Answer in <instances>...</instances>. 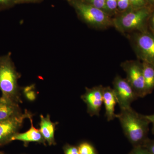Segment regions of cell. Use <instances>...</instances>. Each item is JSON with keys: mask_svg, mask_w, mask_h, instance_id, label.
<instances>
[{"mask_svg": "<svg viewBox=\"0 0 154 154\" xmlns=\"http://www.w3.org/2000/svg\"><path fill=\"white\" fill-rule=\"evenodd\" d=\"M116 118L120 122L125 135L133 147L143 146L149 138L150 123L145 115L137 113L131 107L120 110Z\"/></svg>", "mask_w": 154, "mask_h": 154, "instance_id": "obj_1", "label": "cell"}, {"mask_svg": "<svg viewBox=\"0 0 154 154\" xmlns=\"http://www.w3.org/2000/svg\"><path fill=\"white\" fill-rule=\"evenodd\" d=\"M21 75L17 71L11 53L0 56V91L2 96L12 102L22 103L20 88L18 84Z\"/></svg>", "mask_w": 154, "mask_h": 154, "instance_id": "obj_2", "label": "cell"}, {"mask_svg": "<svg viewBox=\"0 0 154 154\" xmlns=\"http://www.w3.org/2000/svg\"><path fill=\"white\" fill-rule=\"evenodd\" d=\"M152 13L149 6L130 9L119 13L112 19L113 26L123 33L146 30L148 28L149 19Z\"/></svg>", "mask_w": 154, "mask_h": 154, "instance_id": "obj_3", "label": "cell"}, {"mask_svg": "<svg viewBox=\"0 0 154 154\" xmlns=\"http://www.w3.org/2000/svg\"><path fill=\"white\" fill-rule=\"evenodd\" d=\"M80 19L87 25L97 29H105L113 26L110 15L82 0L70 1Z\"/></svg>", "mask_w": 154, "mask_h": 154, "instance_id": "obj_4", "label": "cell"}, {"mask_svg": "<svg viewBox=\"0 0 154 154\" xmlns=\"http://www.w3.org/2000/svg\"><path fill=\"white\" fill-rule=\"evenodd\" d=\"M129 37L133 48L139 59L154 65V33L148 28L133 32Z\"/></svg>", "mask_w": 154, "mask_h": 154, "instance_id": "obj_5", "label": "cell"}, {"mask_svg": "<svg viewBox=\"0 0 154 154\" xmlns=\"http://www.w3.org/2000/svg\"><path fill=\"white\" fill-rule=\"evenodd\" d=\"M121 66L126 73V79L138 98L147 96L142 63L137 60H127L122 63Z\"/></svg>", "mask_w": 154, "mask_h": 154, "instance_id": "obj_6", "label": "cell"}, {"mask_svg": "<svg viewBox=\"0 0 154 154\" xmlns=\"http://www.w3.org/2000/svg\"><path fill=\"white\" fill-rule=\"evenodd\" d=\"M113 90L120 110L131 107L132 102L138 98L126 79L116 76L113 80Z\"/></svg>", "mask_w": 154, "mask_h": 154, "instance_id": "obj_7", "label": "cell"}, {"mask_svg": "<svg viewBox=\"0 0 154 154\" xmlns=\"http://www.w3.org/2000/svg\"><path fill=\"white\" fill-rule=\"evenodd\" d=\"M32 115L25 110V113L20 115L0 122V147L12 142V137L19 132L25 119Z\"/></svg>", "mask_w": 154, "mask_h": 154, "instance_id": "obj_8", "label": "cell"}, {"mask_svg": "<svg viewBox=\"0 0 154 154\" xmlns=\"http://www.w3.org/2000/svg\"><path fill=\"white\" fill-rule=\"evenodd\" d=\"M103 88L102 85L86 88L81 99L87 106V112L91 116H99L103 104Z\"/></svg>", "mask_w": 154, "mask_h": 154, "instance_id": "obj_9", "label": "cell"}, {"mask_svg": "<svg viewBox=\"0 0 154 154\" xmlns=\"http://www.w3.org/2000/svg\"><path fill=\"white\" fill-rule=\"evenodd\" d=\"M33 115L29 116L31 126L28 130L24 133H17L12 137L11 141L18 140L23 142L24 145L27 146L30 143H37L46 145V142L40 132L39 129H37L33 125Z\"/></svg>", "mask_w": 154, "mask_h": 154, "instance_id": "obj_10", "label": "cell"}, {"mask_svg": "<svg viewBox=\"0 0 154 154\" xmlns=\"http://www.w3.org/2000/svg\"><path fill=\"white\" fill-rule=\"evenodd\" d=\"M103 103L107 120L109 122L114 120L117 116L115 113V107L117 101L114 91L110 87L103 88Z\"/></svg>", "mask_w": 154, "mask_h": 154, "instance_id": "obj_11", "label": "cell"}, {"mask_svg": "<svg viewBox=\"0 0 154 154\" xmlns=\"http://www.w3.org/2000/svg\"><path fill=\"white\" fill-rule=\"evenodd\" d=\"M40 121L39 122L40 132L42 134L45 142L48 145H55V131L56 126L57 122H53L51 120L50 116L47 114L45 117L42 115L40 116Z\"/></svg>", "mask_w": 154, "mask_h": 154, "instance_id": "obj_12", "label": "cell"}, {"mask_svg": "<svg viewBox=\"0 0 154 154\" xmlns=\"http://www.w3.org/2000/svg\"><path fill=\"white\" fill-rule=\"evenodd\" d=\"M19 104L2 96L0 97V122L22 114Z\"/></svg>", "mask_w": 154, "mask_h": 154, "instance_id": "obj_13", "label": "cell"}, {"mask_svg": "<svg viewBox=\"0 0 154 154\" xmlns=\"http://www.w3.org/2000/svg\"><path fill=\"white\" fill-rule=\"evenodd\" d=\"M144 79L147 95L151 94L154 90V65L142 62Z\"/></svg>", "mask_w": 154, "mask_h": 154, "instance_id": "obj_14", "label": "cell"}, {"mask_svg": "<svg viewBox=\"0 0 154 154\" xmlns=\"http://www.w3.org/2000/svg\"><path fill=\"white\" fill-rule=\"evenodd\" d=\"M78 147L79 154H99L94 145L89 142H82Z\"/></svg>", "mask_w": 154, "mask_h": 154, "instance_id": "obj_15", "label": "cell"}, {"mask_svg": "<svg viewBox=\"0 0 154 154\" xmlns=\"http://www.w3.org/2000/svg\"><path fill=\"white\" fill-rule=\"evenodd\" d=\"M82 1L96 7L97 8L102 10L109 15L106 7V4H105L106 0H82Z\"/></svg>", "mask_w": 154, "mask_h": 154, "instance_id": "obj_16", "label": "cell"}, {"mask_svg": "<svg viewBox=\"0 0 154 154\" xmlns=\"http://www.w3.org/2000/svg\"><path fill=\"white\" fill-rule=\"evenodd\" d=\"M106 7L108 14L110 16L114 14H116L117 9V0H106Z\"/></svg>", "mask_w": 154, "mask_h": 154, "instance_id": "obj_17", "label": "cell"}, {"mask_svg": "<svg viewBox=\"0 0 154 154\" xmlns=\"http://www.w3.org/2000/svg\"><path fill=\"white\" fill-rule=\"evenodd\" d=\"M117 9L119 13H123L132 9L129 0H117Z\"/></svg>", "mask_w": 154, "mask_h": 154, "instance_id": "obj_18", "label": "cell"}, {"mask_svg": "<svg viewBox=\"0 0 154 154\" xmlns=\"http://www.w3.org/2000/svg\"><path fill=\"white\" fill-rule=\"evenodd\" d=\"M23 92L26 98L30 101H33L36 98V94L34 91V86L33 85L27 86L23 89Z\"/></svg>", "mask_w": 154, "mask_h": 154, "instance_id": "obj_19", "label": "cell"}, {"mask_svg": "<svg viewBox=\"0 0 154 154\" xmlns=\"http://www.w3.org/2000/svg\"><path fill=\"white\" fill-rule=\"evenodd\" d=\"M131 5L133 9L141 8L149 6L147 0H129Z\"/></svg>", "mask_w": 154, "mask_h": 154, "instance_id": "obj_20", "label": "cell"}, {"mask_svg": "<svg viewBox=\"0 0 154 154\" xmlns=\"http://www.w3.org/2000/svg\"><path fill=\"white\" fill-rule=\"evenodd\" d=\"M64 154H79L78 146L66 144L63 147Z\"/></svg>", "mask_w": 154, "mask_h": 154, "instance_id": "obj_21", "label": "cell"}, {"mask_svg": "<svg viewBox=\"0 0 154 154\" xmlns=\"http://www.w3.org/2000/svg\"><path fill=\"white\" fill-rule=\"evenodd\" d=\"M128 154H152L147 149L143 146L134 147Z\"/></svg>", "mask_w": 154, "mask_h": 154, "instance_id": "obj_22", "label": "cell"}, {"mask_svg": "<svg viewBox=\"0 0 154 154\" xmlns=\"http://www.w3.org/2000/svg\"><path fill=\"white\" fill-rule=\"evenodd\" d=\"M17 4V0H0V10L8 8Z\"/></svg>", "mask_w": 154, "mask_h": 154, "instance_id": "obj_23", "label": "cell"}, {"mask_svg": "<svg viewBox=\"0 0 154 154\" xmlns=\"http://www.w3.org/2000/svg\"><path fill=\"white\" fill-rule=\"evenodd\" d=\"M143 146L150 152L152 154H154V140L148 139L144 144Z\"/></svg>", "mask_w": 154, "mask_h": 154, "instance_id": "obj_24", "label": "cell"}, {"mask_svg": "<svg viewBox=\"0 0 154 154\" xmlns=\"http://www.w3.org/2000/svg\"><path fill=\"white\" fill-rule=\"evenodd\" d=\"M148 28L154 33V12L152 13L148 21Z\"/></svg>", "mask_w": 154, "mask_h": 154, "instance_id": "obj_25", "label": "cell"}, {"mask_svg": "<svg viewBox=\"0 0 154 154\" xmlns=\"http://www.w3.org/2000/svg\"><path fill=\"white\" fill-rule=\"evenodd\" d=\"M145 116L150 123L152 124L153 126H154V114L149 115H145Z\"/></svg>", "mask_w": 154, "mask_h": 154, "instance_id": "obj_26", "label": "cell"}, {"mask_svg": "<svg viewBox=\"0 0 154 154\" xmlns=\"http://www.w3.org/2000/svg\"><path fill=\"white\" fill-rule=\"evenodd\" d=\"M36 1L37 0H17V3L33 2Z\"/></svg>", "mask_w": 154, "mask_h": 154, "instance_id": "obj_27", "label": "cell"}, {"mask_svg": "<svg viewBox=\"0 0 154 154\" xmlns=\"http://www.w3.org/2000/svg\"><path fill=\"white\" fill-rule=\"evenodd\" d=\"M149 5H154V0H147Z\"/></svg>", "mask_w": 154, "mask_h": 154, "instance_id": "obj_28", "label": "cell"}, {"mask_svg": "<svg viewBox=\"0 0 154 154\" xmlns=\"http://www.w3.org/2000/svg\"><path fill=\"white\" fill-rule=\"evenodd\" d=\"M152 133L154 134V126H153L152 128Z\"/></svg>", "mask_w": 154, "mask_h": 154, "instance_id": "obj_29", "label": "cell"}, {"mask_svg": "<svg viewBox=\"0 0 154 154\" xmlns=\"http://www.w3.org/2000/svg\"><path fill=\"white\" fill-rule=\"evenodd\" d=\"M0 154H5L3 153L2 152H0Z\"/></svg>", "mask_w": 154, "mask_h": 154, "instance_id": "obj_30", "label": "cell"}, {"mask_svg": "<svg viewBox=\"0 0 154 154\" xmlns=\"http://www.w3.org/2000/svg\"><path fill=\"white\" fill-rule=\"evenodd\" d=\"M70 1H72V0H70Z\"/></svg>", "mask_w": 154, "mask_h": 154, "instance_id": "obj_31", "label": "cell"}, {"mask_svg": "<svg viewBox=\"0 0 154 154\" xmlns=\"http://www.w3.org/2000/svg\"></svg>", "mask_w": 154, "mask_h": 154, "instance_id": "obj_32", "label": "cell"}]
</instances>
